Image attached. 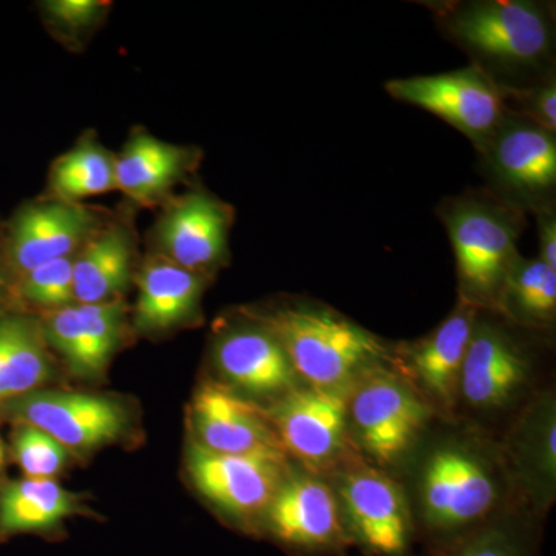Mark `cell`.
I'll return each mask as SVG.
<instances>
[{
  "mask_svg": "<svg viewBox=\"0 0 556 556\" xmlns=\"http://www.w3.org/2000/svg\"><path fill=\"white\" fill-rule=\"evenodd\" d=\"M486 175L501 200L525 207L551 206L556 188L555 134L507 110L481 150Z\"/></svg>",
  "mask_w": 556,
  "mask_h": 556,
  "instance_id": "obj_9",
  "label": "cell"
},
{
  "mask_svg": "<svg viewBox=\"0 0 556 556\" xmlns=\"http://www.w3.org/2000/svg\"><path fill=\"white\" fill-rule=\"evenodd\" d=\"M109 212L84 203L40 199L24 204L2 237L14 281L46 263L73 257L108 222Z\"/></svg>",
  "mask_w": 556,
  "mask_h": 556,
  "instance_id": "obj_11",
  "label": "cell"
},
{
  "mask_svg": "<svg viewBox=\"0 0 556 556\" xmlns=\"http://www.w3.org/2000/svg\"><path fill=\"white\" fill-rule=\"evenodd\" d=\"M124 300L75 305L43 314L40 318L50 350L60 354L73 375L83 379L101 378L127 334Z\"/></svg>",
  "mask_w": 556,
  "mask_h": 556,
  "instance_id": "obj_16",
  "label": "cell"
},
{
  "mask_svg": "<svg viewBox=\"0 0 556 556\" xmlns=\"http://www.w3.org/2000/svg\"><path fill=\"white\" fill-rule=\"evenodd\" d=\"M13 274L7 265L5 254H3L2 239H0V311L9 305L10 300L16 298V291H14Z\"/></svg>",
  "mask_w": 556,
  "mask_h": 556,
  "instance_id": "obj_34",
  "label": "cell"
},
{
  "mask_svg": "<svg viewBox=\"0 0 556 556\" xmlns=\"http://www.w3.org/2000/svg\"><path fill=\"white\" fill-rule=\"evenodd\" d=\"M53 371L40 318L0 314V404L38 391Z\"/></svg>",
  "mask_w": 556,
  "mask_h": 556,
  "instance_id": "obj_24",
  "label": "cell"
},
{
  "mask_svg": "<svg viewBox=\"0 0 556 556\" xmlns=\"http://www.w3.org/2000/svg\"><path fill=\"white\" fill-rule=\"evenodd\" d=\"M207 280L149 252L135 274L138 295L131 308V328L138 334L153 336L195 324Z\"/></svg>",
  "mask_w": 556,
  "mask_h": 556,
  "instance_id": "obj_22",
  "label": "cell"
},
{
  "mask_svg": "<svg viewBox=\"0 0 556 556\" xmlns=\"http://www.w3.org/2000/svg\"><path fill=\"white\" fill-rule=\"evenodd\" d=\"M500 479L477 445L448 439L428 452L417 473V501L424 529L455 540L490 519L500 500Z\"/></svg>",
  "mask_w": 556,
  "mask_h": 556,
  "instance_id": "obj_4",
  "label": "cell"
},
{
  "mask_svg": "<svg viewBox=\"0 0 556 556\" xmlns=\"http://www.w3.org/2000/svg\"><path fill=\"white\" fill-rule=\"evenodd\" d=\"M193 442L225 455L285 453L266 409L219 382H204L190 405Z\"/></svg>",
  "mask_w": 556,
  "mask_h": 556,
  "instance_id": "obj_17",
  "label": "cell"
},
{
  "mask_svg": "<svg viewBox=\"0 0 556 556\" xmlns=\"http://www.w3.org/2000/svg\"><path fill=\"white\" fill-rule=\"evenodd\" d=\"M13 456L25 477L53 479L67 466L72 453L46 431L17 422Z\"/></svg>",
  "mask_w": 556,
  "mask_h": 556,
  "instance_id": "obj_31",
  "label": "cell"
},
{
  "mask_svg": "<svg viewBox=\"0 0 556 556\" xmlns=\"http://www.w3.org/2000/svg\"><path fill=\"white\" fill-rule=\"evenodd\" d=\"M508 456L533 501L551 503L556 481V412L551 394L532 402L511 428Z\"/></svg>",
  "mask_w": 556,
  "mask_h": 556,
  "instance_id": "obj_23",
  "label": "cell"
},
{
  "mask_svg": "<svg viewBox=\"0 0 556 556\" xmlns=\"http://www.w3.org/2000/svg\"><path fill=\"white\" fill-rule=\"evenodd\" d=\"M138 233L134 212L110 214L108 222L73 260V292L76 303L124 300L139 266Z\"/></svg>",
  "mask_w": 556,
  "mask_h": 556,
  "instance_id": "obj_21",
  "label": "cell"
},
{
  "mask_svg": "<svg viewBox=\"0 0 556 556\" xmlns=\"http://www.w3.org/2000/svg\"><path fill=\"white\" fill-rule=\"evenodd\" d=\"M112 190H116V153L89 130L51 163L43 197L83 203Z\"/></svg>",
  "mask_w": 556,
  "mask_h": 556,
  "instance_id": "obj_26",
  "label": "cell"
},
{
  "mask_svg": "<svg viewBox=\"0 0 556 556\" xmlns=\"http://www.w3.org/2000/svg\"><path fill=\"white\" fill-rule=\"evenodd\" d=\"M351 544L368 556H408L415 540L404 489L383 471L353 464L334 489Z\"/></svg>",
  "mask_w": 556,
  "mask_h": 556,
  "instance_id": "obj_8",
  "label": "cell"
},
{
  "mask_svg": "<svg viewBox=\"0 0 556 556\" xmlns=\"http://www.w3.org/2000/svg\"><path fill=\"white\" fill-rule=\"evenodd\" d=\"M73 257L54 260L24 274L14 285L16 299L30 308L49 314L75 305Z\"/></svg>",
  "mask_w": 556,
  "mask_h": 556,
  "instance_id": "obj_30",
  "label": "cell"
},
{
  "mask_svg": "<svg viewBox=\"0 0 556 556\" xmlns=\"http://www.w3.org/2000/svg\"><path fill=\"white\" fill-rule=\"evenodd\" d=\"M7 466V447L3 439L0 438V471L3 470Z\"/></svg>",
  "mask_w": 556,
  "mask_h": 556,
  "instance_id": "obj_35",
  "label": "cell"
},
{
  "mask_svg": "<svg viewBox=\"0 0 556 556\" xmlns=\"http://www.w3.org/2000/svg\"><path fill=\"white\" fill-rule=\"evenodd\" d=\"M438 215L455 252L460 300L478 309H496L511 266L525 211L495 193L466 192L442 201Z\"/></svg>",
  "mask_w": 556,
  "mask_h": 556,
  "instance_id": "obj_3",
  "label": "cell"
},
{
  "mask_svg": "<svg viewBox=\"0 0 556 556\" xmlns=\"http://www.w3.org/2000/svg\"><path fill=\"white\" fill-rule=\"evenodd\" d=\"M263 527L278 543L305 555L342 554L351 544L334 489L311 473H288Z\"/></svg>",
  "mask_w": 556,
  "mask_h": 556,
  "instance_id": "obj_13",
  "label": "cell"
},
{
  "mask_svg": "<svg viewBox=\"0 0 556 556\" xmlns=\"http://www.w3.org/2000/svg\"><path fill=\"white\" fill-rule=\"evenodd\" d=\"M244 311L276 336L306 386L351 390L369 369L394 362L378 336L320 303L300 300Z\"/></svg>",
  "mask_w": 556,
  "mask_h": 556,
  "instance_id": "obj_1",
  "label": "cell"
},
{
  "mask_svg": "<svg viewBox=\"0 0 556 556\" xmlns=\"http://www.w3.org/2000/svg\"><path fill=\"white\" fill-rule=\"evenodd\" d=\"M530 361L518 340L496 321L479 314L468 343L459 396L477 409H500L510 404L530 378Z\"/></svg>",
  "mask_w": 556,
  "mask_h": 556,
  "instance_id": "obj_18",
  "label": "cell"
},
{
  "mask_svg": "<svg viewBox=\"0 0 556 556\" xmlns=\"http://www.w3.org/2000/svg\"><path fill=\"white\" fill-rule=\"evenodd\" d=\"M186 470L201 496L243 527L263 525L289 473L285 453L225 455L193 441L186 452Z\"/></svg>",
  "mask_w": 556,
  "mask_h": 556,
  "instance_id": "obj_7",
  "label": "cell"
},
{
  "mask_svg": "<svg viewBox=\"0 0 556 556\" xmlns=\"http://www.w3.org/2000/svg\"><path fill=\"white\" fill-rule=\"evenodd\" d=\"M529 527L510 517L486 519L442 544L437 556H532Z\"/></svg>",
  "mask_w": 556,
  "mask_h": 556,
  "instance_id": "obj_28",
  "label": "cell"
},
{
  "mask_svg": "<svg viewBox=\"0 0 556 556\" xmlns=\"http://www.w3.org/2000/svg\"><path fill=\"white\" fill-rule=\"evenodd\" d=\"M87 514L75 493L54 479L9 482L0 489V541L22 533H46L65 519Z\"/></svg>",
  "mask_w": 556,
  "mask_h": 556,
  "instance_id": "obj_25",
  "label": "cell"
},
{
  "mask_svg": "<svg viewBox=\"0 0 556 556\" xmlns=\"http://www.w3.org/2000/svg\"><path fill=\"white\" fill-rule=\"evenodd\" d=\"M441 30L496 83L501 76H551L555 21L547 3L471 0L433 7Z\"/></svg>",
  "mask_w": 556,
  "mask_h": 556,
  "instance_id": "obj_2",
  "label": "cell"
},
{
  "mask_svg": "<svg viewBox=\"0 0 556 556\" xmlns=\"http://www.w3.org/2000/svg\"><path fill=\"white\" fill-rule=\"evenodd\" d=\"M149 232L150 252L181 268L212 278L230 257L236 212L204 186H190L161 206Z\"/></svg>",
  "mask_w": 556,
  "mask_h": 556,
  "instance_id": "obj_6",
  "label": "cell"
},
{
  "mask_svg": "<svg viewBox=\"0 0 556 556\" xmlns=\"http://www.w3.org/2000/svg\"><path fill=\"white\" fill-rule=\"evenodd\" d=\"M203 153L138 127L116 153V190L139 207L163 206L175 189L199 169Z\"/></svg>",
  "mask_w": 556,
  "mask_h": 556,
  "instance_id": "obj_20",
  "label": "cell"
},
{
  "mask_svg": "<svg viewBox=\"0 0 556 556\" xmlns=\"http://www.w3.org/2000/svg\"><path fill=\"white\" fill-rule=\"evenodd\" d=\"M430 416L426 397L387 365L369 369L348 393V424L362 450L382 467L408 455Z\"/></svg>",
  "mask_w": 556,
  "mask_h": 556,
  "instance_id": "obj_5",
  "label": "cell"
},
{
  "mask_svg": "<svg viewBox=\"0 0 556 556\" xmlns=\"http://www.w3.org/2000/svg\"><path fill=\"white\" fill-rule=\"evenodd\" d=\"M503 89V87H501ZM507 110L556 134V80L551 75L518 89H503Z\"/></svg>",
  "mask_w": 556,
  "mask_h": 556,
  "instance_id": "obj_32",
  "label": "cell"
},
{
  "mask_svg": "<svg viewBox=\"0 0 556 556\" xmlns=\"http://www.w3.org/2000/svg\"><path fill=\"white\" fill-rule=\"evenodd\" d=\"M481 313L459 299L453 313L434 331L394 353L407 375L404 378L415 379L428 404L445 412L455 407L464 358Z\"/></svg>",
  "mask_w": 556,
  "mask_h": 556,
  "instance_id": "obj_19",
  "label": "cell"
},
{
  "mask_svg": "<svg viewBox=\"0 0 556 556\" xmlns=\"http://www.w3.org/2000/svg\"><path fill=\"white\" fill-rule=\"evenodd\" d=\"M538 219V240H540V258L548 268L556 270V215L554 207L535 211Z\"/></svg>",
  "mask_w": 556,
  "mask_h": 556,
  "instance_id": "obj_33",
  "label": "cell"
},
{
  "mask_svg": "<svg viewBox=\"0 0 556 556\" xmlns=\"http://www.w3.org/2000/svg\"><path fill=\"white\" fill-rule=\"evenodd\" d=\"M496 309L521 325H551L556 313V270L540 258L519 255L508 273Z\"/></svg>",
  "mask_w": 556,
  "mask_h": 556,
  "instance_id": "obj_27",
  "label": "cell"
},
{
  "mask_svg": "<svg viewBox=\"0 0 556 556\" xmlns=\"http://www.w3.org/2000/svg\"><path fill=\"white\" fill-rule=\"evenodd\" d=\"M110 10L112 2L105 0H47L40 3L47 30L72 51H80L90 42Z\"/></svg>",
  "mask_w": 556,
  "mask_h": 556,
  "instance_id": "obj_29",
  "label": "cell"
},
{
  "mask_svg": "<svg viewBox=\"0 0 556 556\" xmlns=\"http://www.w3.org/2000/svg\"><path fill=\"white\" fill-rule=\"evenodd\" d=\"M350 390L295 387L266 409L285 452L309 467H325L342 455L348 433Z\"/></svg>",
  "mask_w": 556,
  "mask_h": 556,
  "instance_id": "obj_15",
  "label": "cell"
},
{
  "mask_svg": "<svg viewBox=\"0 0 556 556\" xmlns=\"http://www.w3.org/2000/svg\"><path fill=\"white\" fill-rule=\"evenodd\" d=\"M386 90L393 100L445 121L478 150L507 112L506 94L500 84L477 65L439 75L387 80Z\"/></svg>",
  "mask_w": 556,
  "mask_h": 556,
  "instance_id": "obj_10",
  "label": "cell"
},
{
  "mask_svg": "<svg viewBox=\"0 0 556 556\" xmlns=\"http://www.w3.org/2000/svg\"><path fill=\"white\" fill-rule=\"evenodd\" d=\"M218 375L244 397L278 399L299 387L287 351L265 325L247 311L218 329L212 343Z\"/></svg>",
  "mask_w": 556,
  "mask_h": 556,
  "instance_id": "obj_14",
  "label": "cell"
},
{
  "mask_svg": "<svg viewBox=\"0 0 556 556\" xmlns=\"http://www.w3.org/2000/svg\"><path fill=\"white\" fill-rule=\"evenodd\" d=\"M17 422L46 431L72 455H87L119 441L129 415L119 402L98 394L38 390L10 402Z\"/></svg>",
  "mask_w": 556,
  "mask_h": 556,
  "instance_id": "obj_12",
  "label": "cell"
}]
</instances>
